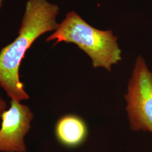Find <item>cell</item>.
<instances>
[{
    "label": "cell",
    "mask_w": 152,
    "mask_h": 152,
    "mask_svg": "<svg viewBox=\"0 0 152 152\" xmlns=\"http://www.w3.org/2000/svg\"><path fill=\"white\" fill-rule=\"evenodd\" d=\"M7 105L5 102L0 97V117H1L2 113L6 110Z\"/></svg>",
    "instance_id": "cell-6"
},
{
    "label": "cell",
    "mask_w": 152,
    "mask_h": 152,
    "mask_svg": "<svg viewBox=\"0 0 152 152\" xmlns=\"http://www.w3.org/2000/svg\"><path fill=\"white\" fill-rule=\"evenodd\" d=\"M55 135L60 143L67 147L80 145L87 136V127L82 120L73 115L60 118L55 126Z\"/></svg>",
    "instance_id": "cell-5"
},
{
    "label": "cell",
    "mask_w": 152,
    "mask_h": 152,
    "mask_svg": "<svg viewBox=\"0 0 152 152\" xmlns=\"http://www.w3.org/2000/svg\"><path fill=\"white\" fill-rule=\"evenodd\" d=\"M33 117L28 106L11 100L10 108L1 117L0 152H26L24 136L31 129Z\"/></svg>",
    "instance_id": "cell-4"
},
{
    "label": "cell",
    "mask_w": 152,
    "mask_h": 152,
    "mask_svg": "<svg viewBox=\"0 0 152 152\" xmlns=\"http://www.w3.org/2000/svg\"><path fill=\"white\" fill-rule=\"evenodd\" d=\"M55 40L76 44L91 59L94 68L102 67L111 71L112 65L122 59L117 37L112 31H101L93 27L74 11L68 13L55 32L46 41Z\"/></svg>",
    "instance_id": "cell-2"
},
{
    "label": "cell",
    "mask_w": 152,
    "mask_h": 152,
    "mask_svg": "<svg viewBox=\"0 0 152 152\" xmlns=\"http://www.w3.org/2000/svg\"><path fill=\"white\" fill-rule=\"evenodd\" d=\"M125 98L131 129L152 134V71L141 55L136 59Z\"/></svg>",
    "instance_id": "cell-3"
},
{
    "label": "cell",
    "mask_w": 152,
    "mask_h": 152,
    "mask_svg": "<svg viewBox=\"0 0 152 152\" xmlns=\"http://www.w3.org/2000/svg\"><path fill=\"white\" fill-rule=\"evenodd\" d=\"M59 11L56 5L46 0H28L18 36L0 51V86L11 100H27L29 95L20 81L19 70L28 49L45 33L56 30Z\"/></svg>",
    "instance_id": "cell-1"
},
{
    "label": "cell",
    "mask_w": 152,
    "mask_h": 152,
    "mask_svg": "<svg viewBox=\"0 0 152 152\" xmlns=\"http://www.w3.org/2000/svg\"><path fill=\"white\" fill-rule=\"evenodd\" d=\"M2 0H0V7L1 6V4H2Z\"/></svg>",
    "instance_id": "cell-7"
}]
</instances>
